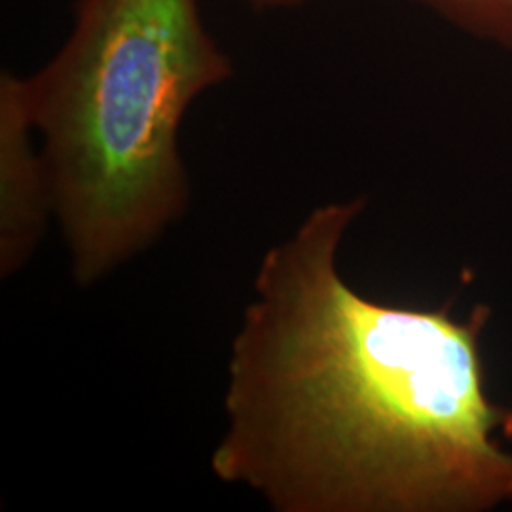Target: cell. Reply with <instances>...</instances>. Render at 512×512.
Instances as JSON below:
<instances>
[{
  "instance_id": "obj_1",
  "label": "cell",
  "mask_w": 512,
  "mask_h": 512,
  "mask_svg": "<svg viewBox=\"0 0 512 512\" xmlns=\"http://www.w3.org/2000/svg\"><path fill=\"white\" fill-rule=\"evenodd\" d=\"M365 202L313 209L258 266L232 342L211 469L277 512L484 511L512 501V412L486 393L482 330L448 306L370 300L338 272Z\"/></svg>"
},
{
  "instance_id": "obj_2",
  "label": "cell",
  "mask_w": 512,
  "mask_h": 512,
  "mask_svg": "<svg viewBox=\"0 0 512 512\" xmlns=\"http://www.w3.org/2000/svg\"><path fill=\"white\" fill-rule=\"evenodd\" d=\"M232 73L198 0H76L69 37L25 78V97L82 287L186 213L184 114Z\"/></svg>"
},
{
  "instance_id": "obj_3",
  "label": "cell",
  "mask_w": 512,
  "mask_h": 512,
  "mask_svg": "<svg viewBox=\"0 0 512 512\" xmlns=\"http://www.w3.org/2000/svg\"><path fill=\"white\" fill-rule=\"evenodd\" d=\"M25 78L0 76V275L21 270L38 247L48 213H54L48 171L33 145Z\"/></svg>"
},
{
  "instance_id": "obj_4",
  "label": "cell",
  "mask_w": 512,
  "mask_h": 512,
  "mask_svg": "<svg viewBox=\"0 0 512 512\" xmlns=\"http://www.w3.org/2000/svg\"><path fill=\"white\" fill-rule=\"evenodd\" d=\"M471 37L512 52V0H414Z\"/></svg>"
},
{
  "instance_id": "obj_5",
  "label": "cell",
  "mask_w": 512,
  "mask_h": 512,
  "mask_svg": "<svg viewBox=\"0 0 512 512\" xmlns=\"http://www.w3.org/2000/svg\"><path fill=\"white\" fill-rule=\"evenodd\" d=\"M241 2L253 6L256 10H294L308 4L311 0H241Z\"/></svg>"
}]
</instances>
